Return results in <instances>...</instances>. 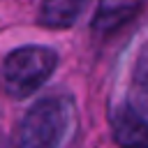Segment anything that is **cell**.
<instances>
[{
    "label": "cell",
    "instance_id": "cell-1",
    "mask_svg": "<svg viewBox=\"0 0 148 148\" xmlns=\"http://www.w3.org/2000/svg\"><path fill=\"white\" fill-rule=\"evenodd\" d=\"M76 125L74 104L67 97L39 99L18 127V143L25 148H51L69 141Z\"/></svg>",
    "mask_w": 148,
    "mask_h": 148
},
{
    "label": "cell",
    "instance_id": "cell-2",
    "mask_svg": "<svg viewBox=\"0 0 148 148\" xmlns=\"http://www.w3.org/2000/svg\"><path fill=\"white\" fill-rule=\"evenodd\" d=\"M56 65H58V56L53 49L21 46L2 60L0 86L9 97L23 99V97L32 95L42 83H46V79L53 74Z\"/></svg>",
    "mask_w": 148,
    "mask_h": 148
},
{
    "label": "cell",
    "instance_id": "cell-3",
    "mask_svg": "<svg viewBox=\"0 0 148 148\" xmlns=\"http://www.w3.org/2000/svg\"><path fill=\"white\" fill-rule=\"evenodd\" d=\"M141 2L143 0H99L97 12L92 16V32L99 37L111 35L136 14Z\"/></svg>",
    "mask_w": 148,
    "mask_h": 148
},
{
    "label": "cell",
    "instance_id": "cell-4",
    "mask_svg": "<svg viewBox=\"0 0 148 148\" xmlns=\"http://www.w3.org/2000/svg\"><path fill=\"white\" fill-rule=\"evenodd\" d=\"M113 139L120 146H148V118L136 113L132 106H123L111 120Z\"/></svg>",
    "mask_w": 148,
    "mask_h": 148
},
{
    "label": "cell",
    "instance_id": "cell-5",
    "mask_svg": "<svg viewBox=\"0 0 148 148\" xmlns=\"http://www.w3.org/2000/svg\"><path fill=\"white\" fill-rule=\"evenodd\" d=\"M88 0H42L39 7V23L46 28H69L83 14Z\"/></svg>",
    "mask_w": 148,
    "mask_h": 148
},
{
    "label": "cell",
    "instance_id": "cell-6",
    "mask_svg": "<svg viewBox=\"0 0 148 148\" xmlns=\"http://www.w3.org/2000/svg\"><path fill=\"white\" fill-rule=\"evenodd\" d=\"M130 106L143 118H148V42L139 49L134 60L130 81Z\"/></svg>",
    "mask_w": 148,
    "mask_h": 148
}]
</instances>
